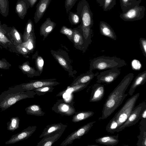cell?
Here are the masks:
<instances>
[{"mask_svg":"<svg viewBox=\"0 0 146 146\" xmlns=\"http://www.w3.org/2000/svg\"><path fill=\"white\" fill-rule=\"evenodd\" d=\"M52 110L56 113L66 116L72 115L76 112L74 105L67 103L63 99L58 100Z\"/></svg>","mask_w":146,"mask_h":146,"instance_id":"obj_10","label":"cell"},{"mask_svg":"<svg viewBox=\"0 0 146 146\" xmlns=\"http://www.w3.org/2000/svg\"><path fill=\"white\" fill-rule=\"evenodd\" d=\"M29 3L30 7L31 8L33 7L38 0H26Z\"/></svg>","mask_w":146,"mask_h":146,"instance_id":"obj_44","label":"cell"},{"mask_svg":"<svg viewBox=\"0 0 146 146\" xmlns=\"http://www.w3.org/2000/svg\"><path fill=\"white\" fill-rule=\"evenodd\" d=\"M97 2L98 3L100 7H102L103 6L104 0H96Z\"/></svg>","mask_w":146,"mask_h":146,"instance_id":"obj_45","label":"cell"},{"mask_svg":"<svg viewBox=\"0 0 146 146\" xmlns=\"http://www.w3.org/2000/svg\"><path fill=\"white\" fill-rule=\"evenodd\" d=\"M146 106L145 102H143L134 107L127 120L120 127L118 128L116 132H118L124 129L136 124L141 119V113L144 108Z\"/></svg>","mask_w":146,"mask_h":146,"instance_id":"obj_6","label":"cell"},{"mask_svg":"<svg viewBox=\"0 0 146 146\" xmlns=\"http://www.w3.org/2000/svg\"><path fill=\"white\" fill-rule=\"evenodd\" d=\"M60 32L61 34L66 35L71 41L73 42V29L70 28L63 26L61 27Z\"/></svg>","mask_w":146,"mask_h":146,"instance_id":"obj_36","label":"cell"},{"mask_svg":"<svg viewBox=\"0 0 146 146\" xmlns=\"http://www.w3.org/2000/svg\"><path fill=\"white\" fill-rule=\"evenodd\" d=\"M94 113V112L91 111L76 112L74 114L72 120L74 123L79 122L92 117Z\"/></svg>","mask_w":146,"mask_h":146,"instance_id":"obj_25","label":"cell"},{"mask_svg":"<svg viewBox=\"0 0 146 146\" xmlns=\"http://www.w3.org/2000/svg\"><path fill=\"white\" fill-rule=\"evenodd\" d=\"M99 26L100 32L102 35L113 40H116V35L114 30L107 23L101 21Z\"/></svg>","mask_w":146,"mask_h":146,"instance_id":"obj_20","label":"cell"},{"mask_svg":"<svg viewBox=\"0 0 146 146\" xmlns=\"http://www.w3.org/2000/svg\"><path fill=\"white\" fill-rule=\"evenodd\" d=\"M35 36L34 31L33 32L28 39L26 41L23 45L26 47L28 50L31 51L33 50L35 47V41L34 36Z\"/></svg>","mask_w":146,"mask_h":146,"instance_id":"obj_35","label":"cell"},{"mask_svg":"<svg viewBox=\"0 0 146 146\" xmlns=\"http://www.w3.org/2000/svg\"><path fill=\"white\" fill-rule=\"evenodd\" d=\"M141 49L144 56L146 57V39L141 37L139 39Z\"/></svg>","mask_w":146,"mask_h":146,"instance_id":"obj_42","label":"cell"},{"mask_svg":"<svg viewBox=\"0 0 146 146\" xmlns=\"http://www.w3.org/2000/svg\"><path fill=\"white\" fill-rule=\"evenodd\" d=\"M77 0H65V6L67 13L72 8Z\"/></svg>","mask_w":146,"mask_h":146,"instance_id":"obj_41","label":"cell"},{"mask_svg":"<svg viewBox=\"0 0 146 146\" xmlns=\"http://www.w3.org/2000/svg\"><path fill=\"white\" fill-rule=\"evenodd\" d=\"M118 68L110 69L102 72L97 76V82L109 84L113 82L120 74Z\"/></svg>","mask_w":146,"mask_h":146,"instance_id":"obj_11","label":"cell"},{"mask_svg":"<svg viewBox=\"0 0 146 146\" xmlns=\"http://www.w3.org/2000/svg\"><path fill=\"white\" fill-rule=\"evenodd\" d=\"M68 19L72 25H76L80 22V17L76 13L70 11Z\"/></svg>","mask_w":146,"mask_h":146,"instance_id":"obj_37","label":"cell"},{"mask_svg":"<svg viewBox=\"0 0 146 146\" xmlns=\"http://www.w3.org/2000/svg\"><path fill=\"white\" fill-rule=\"evenodd\" d=\"M21 68L24 72L30 75V77L37 76L40 75V74L38 71L30 66L27 63H24L21 66Z\"/></svg>","mask_w":146,"mask_h":146,"instance_id":"obj_31","label":"cell"},{"mask_svg":"<svg viewBox=\"0 0 146 146\" xmlns=\"http://www.w3.org/2000/svg\"><path fill=\"white\" fill-rule=\"evenodd\" d=\"M140 94L138 93L128 99L107 125L106 130L113 133L126 121L135 107Z\"/></svg>","mask_w":146,"mask_h":146,"instance_id":"obj_3","label":"cell"},{"mask_svg":"<svg viewBox=\"0 0 146 146\" xmlns=\"http://www.w3.org/2000/svg\"><path fill=\"white\" fill-rule=\"evenodd\" d=\"M56 79L36 80L30 82L23 83L19 85L26 90H33L34 89L45 86H54L60 84L56 81Z\"/></svg>","mask_w":146,"mask_h":146,"instance_id":"obj_9","label":"cell"},{"mask_svg":"<svg viewBox=\"0 0 146 146\" xmlns=\"http://www.w3.org/2000/svg\"><path fill=\"white\" fill-rule=\"evenodd\" d=\"M37 126H29L21 132L12 135L11 138L5 142L6 145L14 144L20 141L26 139L30 137L35 131Z\"/></svg>","mask_w":146,"mask_h":146,"instance_id":"obj_12","label":"cell"},{"mask_svg":"<svg viewBox=\"0 0 146 146\" xmlns=\"http://www.w3.org/2000/svg\"><path fill=\"white\" fill-rule=\"evenodd\" d=\"M36 93L33 90H26L19 85L9 88L0 95V108L5 111L19 101L33 98Z\"/></svg>","mask_w":146,"mask_h":146,"instance_id":"obj_2","label":"cell"},{"mask_svg":"<svg viewBox=\"0 0 146 146\" xmlns=\"http://www.w3.org/2000/svg\"><path fill=\"white\" fill-rule=\"evenodd\" d=\"M73 29V42L77 48L85 52L90 43L86 40L81 29L78 27Z\"/></svg>","mask_w":146,"mask_h":146,"instance_id":"obj_13","label":"cell"},{"mask_svg":"<svg viewBox=\"0 0 146 146\" xmlns=\"http://www.w3.org/2000/svg\"><path fill=\"white\" fill-rule=\"evenodd\" d=\"M63 100L67 103L74 105V95L73 93H64L61 96Z\"/></svg>","mask_w":146,"mask_h":146,"instance_id":"obj_39","label":"cell"},{"mask_svg":"<svg viewBox=\"0 0 146 146\" xmlns=\"http://www.w3.org/2000/svg\"><path fill=\"white\" fill-rule=\"evenodd\" d=\"M51 0H40L36 6L34 19L35 23L42 17L48 8Z\"/></svg>","mask_w":146,"mask_h":146,"instance_id":"obj_16","label":"cell"},{"mask_svg":"<svg viewBox=\"0 0 146 146\" xmlns=\"http://www.w3.org/2000/svg\"><path fill=\"white\" fill-rule=\"evenodd\" d=\"M20 119L17 117H13L10 119V121L7 123V129L12 132L19 127Z\"/></svg>","mask_w":146,"mask_h":146,"instance_id":"obj_30","label":"cell"},{"mask_svg":"<svg viewBox=\"0 0 146 146\" xmlns=\"http://www.w3.org/2000/svg\"><path fill=\"white\" fill-rule=\"evenodd\" d=\"M125 61L116 57L100 56L94 58L90 64V70H99L118 68L126 66Z\"/></svg>","mask_w":146,"mask_h":146,"instance_id":"obj_4","label":"cell"},{"mask_svg":"<svg viewBox=\"0 0 146 146\" xmlns=\"http://www.w3.org/2000/svg\"><path fill=\"white\" fill-rule=\"evenodd\" d=\"M119 134L116 135H106L96 139L95 141L96 143L101 144L113 146L119 143Z\"/></svg>","mask_w":146,"mask_h":146,"instance_id":"obj_23","label":"cell"},{"mask_svg":"<svg viewBox=\"0 0 146 146\" xmlns=\"http://www.w3.org/2000/svg\"><path fill=\"white\" fill-rule=\"evenodd\" d=\"M76 13L79 16L81 24L82 25L91 28L94 24L93 14L89 4L86 0H81L78 3Z\"/></svg>","mask_w":146,"mask_h":146,"instance_id":"obj_5","label":"cell"},{"mask_svg":"<svg viewBox=\"0 0 146 146\" xmlns=\"http://www.w3.org/2000/svg\"><path fill=\"white\" fill-rule=\"evenodd\" d=\"M34 31V25L31 20H28L26 24L24 33L25 41L27 40L30 37L32 33Z\"/></svg>","mask_w":146,"mask_h":146,"instance_id":"obj_32","label":"cell"},{"mask_svg":"<svg viewBox=\"0 0 146 146\" xmlns=\"http://www.w3.org/2000/svg\"><path fill=\"white\" fill-rule=\"evenodd\" d=\"M131 66L132 69L135 70H139L142 67L141 64L139 61L137 60L134 59L131 62Z\"/></svg>","mask_w":146,"mask_h":146,"instance_id":"obj_43","label":"cell"},{"mask_svg":"<svg viewBox=\"0 0 146 146\" xmlns=\"http://www.w3.org/2000/svg\"><path fill=\"white\" fill-rule=\"evenodd\" d=\"M9 12L8 0H0V13L4 17H6Z\"/></svg>","mask_w":146,"mask_h":146,"instance_id":"obj_33","label":"cell"},{"mask_svg":"<svg viewBox=\"0 0 146 146\" xmlns=\"http://www.w3.org/2000/svg\"><path fill=\"white\" fill-rule=\"evenodd\" d=\"M146 82V70L139 73L135 78L128 92L130 96H132L136 88L144 84Z\"/></svg>","mask_w":146,"mask_h":146,"instance_id":"obj_22","label":"cell"},{"mask_svg":"<svg viewBox=\"0 0 146 146\" xmlns=\"http://www.w3.org/2000/svg\"><path fill=\"white\" fill-rule=\"evenodd\" d=\"M54 86H45L36 88L33 90L37 95H43L49 92H52L54 89Z\"/></svg>","mask_w":146,"mask_h":146,"instance_id":"obj_34","label":"cell"},{"mask_svg":"<svg viewBox=\"0 0 146 146\" xmlns=\"http://www.w3.org/2000/svg\"><path fill=\"white\" fill-rule=\"evenodd\" d=\"M116 4V0H104L102 7L104 11L110 10Z\"/></svg>","mask_w":146,"mask_h":146,"instance_id":"obj_38","label":"cell"},{"mask_svg":"<svg viewBox=\"0 0 146 146\" xmlns=\"http://www.w3.org/2000/svg\"><path fill=\"white\" fill-rule=\"evenodd\" d=\"M25 110L27 115L42 116L45 114V113L42 110L40 106L38 104L31 105L26 108Z\"/></svg>","mask_w":146,"mask_h":146,"instance_id":"obj_26","label":"cell"},{"mask_svg":"<svg viewBox=\"0 0 146 146\" xmlns=\"http://www.w3.org/2000/svg\"><path fill=\"white\" fill-rule=\"evenodd\" d=\"M56 24L51 21L50 18H47L40 27V34L45 38L54 30Z\"/></svg>","mask_w":146,"mask_h":146,"instance_id":"obj_21","label":"cell"},{"mask_svg":"<svg viewBox=\"0 0 146 146\" xmlns=\"http://www.w3.org/2000/svg\"><path fill=\"white\" fill-rule=\"evenodd\" d=\"M105 94V89L103 85L100 83L94 84L92 87L89 102H96L101 100Z\"/></svg>","mask_w":146,"mask_h":146,"instance_id":"obj_14","label":"cell"},{"mask_svg":"<svg viewBox=\"0 0 146 146\" xmlns=\"http://www.w3.org/2000/svg\"><path fill=\"white\" fill-rule=\"evenodd\" d=\"M98 74V72L94 74L92 72V71L89 70L86 73L82 74L78 77L70 86H72L90 82L95 76H97Z\"/></svg>","mask_w":146,"mask_h":146,"instance_id":"obj_19","label":"cell"},{"mask_svg":"<svg viewBox=\"0 0 146 146\" xmlns=\"http://www.w3.org/2000/svg\"><path fill=\"white\" fill-rule=\"evenodd\" d=\"M52 51L51 52L53 57L62 67L68 72H72V67L67 59L59 52Z\"/></svg>","mask_w":146,"mask_h":146,"instance_id":"obj_24","label":"cell"},{"mask_svg":"<svg viewBox=\"0 0 146 146\" xmlns=\"http://www.w3.org/2000/svg\"><path fill=\"white\" fill-rule=\"evenodd\" d=\"M35 64L38 71L41 74L43 69L44 61L42 58L40 56H38L36 59Z\"/></svg>","mask_w":146,"mask_h":146,"instance_id":"obj_40","label":"cell"},{"mask_svg":"<svg viewBox=\"0 0 146 146\" xmlns=\"http://www.w3.org/2000/svg\"><path fill=\"white\" fill-rule=\"evenodd\" d=\"M140 125V131L139 135L137 137L138 140L137 143V145L146 146V127Z\"/></svg>","mask_w":146,"mask_h":146,"instance_id":"obj_29","label":"cell"},{"mask_svg":"<svg viewBox=\"0 0 146 146\" xmlns=\"http://www.w3.org/2000/svg\"><path fill=\"white\" fill-rule=\"evenodd\" d=\"M134 77L132 73L126 75L119 84L109 95L104 104L102 116L99 119H106L122 104L128 94H125Z\"/></svg>","mask_w":146,"mask_h":146,"instance_id":"obj_1","label":"cell"},{"mask_svg":"<svg viewBox=\"0 0 146 146\" xmlns=\"http://www.w3.org/2000/svg\"><path fill=\"white\" fill-rule=\"evenodd\" d=\"M30 7V4L27 0H18L15 6V12L21 19H23Z\"/></svg>","mask_w":146,"mask_h":146,"instance_id":"obj_18","label":"cell"},{"mask_svg":"<svg viewBox=\"0 0 146 146\" xmlns=\"http://www.w3.org/2000/svg\"><path fill=\"white\" fill-rule=\"evenodd\" d=\"M145 11L144 6L137 5L125 13H121L119 16L121 19L126 21H137L144 17Z\"/></svg>","mask_w":146,"mask_h":146,"instance_id":"obj_7","label":"cell"},{"mask_svg":"<svg viewBox=\"0 0 146 146\" xmlns=\"http://www.w3.org/2000/svg\"><path fill=\"white\" fill-rule=\"evenodd\" d=\"M96 122L93 121L80 127L69 135L60 144L61 146H66L72 144L76 139H80L83 135L86 134L91 128L93 124Z\"/></svg>","mask_w":146,"mask_h":146,"instance_id":"obj_8","label":"cell"},{"mask_svg":"<svg viewBox=\"0 0 146 146\" xmlns=\"http://www.w3.org/2000/svg\"><path fill=\"white\" fill-rule=\"evenodd\" d=\"M64 131L50 134L43 137L36 146H51L60 137Z\"/></svg>","mask_w":146,"mask_h":146,"instance_id":"obj_17","label":"cell"},{"mask_svg":"<svg viewBox=\"0 0 146 146\" xmlns=\"http://www.w3.org/2000/svg\"><path fill=\"white\" fill-rule=\"evenodd\" d=\"M67 126V125L64 124L62 123H54L47 125L43 129L39 138H41L53 133L64 132Z\"/></svg>","mask_w":146,"mask_h":146,"instance_id":"obj_15","label":"cell"},{"mask_svg":"<svg viewBox=\"0 0 146 146\" xmlns=\"http://www.w3.org/2000/svg\"><path fill=\"white\" fill-rule=\"evenodd\" d=\"M142 0H120L121 9L122 13L126 12L129 9L137 5H139Z\"/></svg>","mask_w":146,"mask_h":146,"instance_id":"obj_28","label":"cell"},{"mask_svg":"<svg viewBox=\"0 0 146 146\" xmlns=\"http://www.w3.org/2000/svg\"><path fill=\"white\" fill-rule=\"evenodd\" d=\"M90 82L86 83L78 84L72 86H68L67 88L60 92L57 95V96H61L64 93H73L79 92L86 88L90 84Z\"/></svg>","mask_w":146,"mask_h":146,"instance_id":"obj_27","label":"cell"}]
</instances>
